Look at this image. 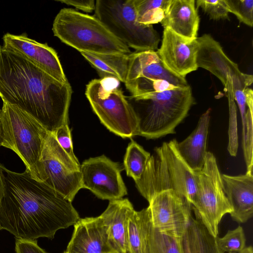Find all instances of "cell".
<instances>
[{
  "label": "cell",
  "instance_id": "6da1fadb",
  "mask_svg": "<svg viewBox=\"0 0 253 253\" xmlns=\"http://www.w3.org/2000/svg\"><path fill=\"white\" fill-rule=\"evenodd\" d=\"M5 191L0 208V229L17 239H53L59 229L80 218L72 202L25 170L16 172L3 166Z\"/></svg>",
  "mask_w": 253,
  "mask_h": 253
},
{
  "label": "cell",
  "instance_id": "7a4b0ae2",
  "mask_svg": "<svg viewBox=\"0 0 253 253\" xmlns=\"http://www.w3.org/2000/svg\"><path fill=\"white\" fill-rule=\"evenodd\" d=\"M67 81L56 80L20 54L0 45V97L54 133L68 124L72 94Z\"/></svg>",
  "mask_w": 253,
  "mask_h": 253
},
{
  "label": "cell",
  "instance_id": "3957f363",
  "mask_svg": "<svg viewBox=\"0 0 253 253\" xmlns=\"http://www.w3.org/2000/svg\"><path fill=\"white\" fill-rule=\"evenodd\" d=\"M138 121L136 135L157 139L175 133L194 104L189 85L162 92L126 97Z\"/></svg>",
  "mask_w": 253,
  "mask_h": 253
},
{
  "label": "cell",
  "instance_id": "277c9868",
  "mask_svg": "<svg viewBox=\"0 0 253 253\" xmlns=\"http://www.w3.org/2000/svg\"><path fill=\"white\" fill-rule=\"evenodd\" d=\"M173 139L156 147L141 178L135 181L148 202L156 194L173 190L185 196L192 204L196 194V172L180 155Z\"/></svg>",
  "mask_w": 253,
  "mask_h": 253
},
{
  "label": "cell",
  "instance_id": "5b68a950",
  "mask_svg": "<svg viewBox=\"0 0 253 253\" xmlns=\"http://www.w3.org/2000/svg\"><path fill=\"white\" fill-rule=\"evenodd\" d=\"M1 146L14 152L35 179L44 182L41 161L49 131L37 120L18 107L3 102L0 112Z\"/></svg>",
  "mask_w": 253,
  "mask_h": 253
},
{
  "label": "cell",
  "instance_id": "8992f818",
  "mask_svg": "<svg viewBox=\"0 0 253 253\" xmlns=\"http://www.w3.org/2000/svg\"><path fill=\"white\" fill-rule=\"evenodd\" d=\"M54 36L79 52L130 54L129 48L95 16L72 8L61 9L52 25Z\"/></svg>",
  "mask_w": 253,
  "mask_h": 253
},
{
  "label": "cell",
  "instance_id": "52a82bcc",
  "mask_svg": "<svg viewBox=\"0 0 253 253\" xmlns=\"http://www.w3.org/2000/svg\"><path fill=\"white\" fill-rule=\"evenodd\" d=\"M113 78L93 79L86 85L85 96L93 112L110 131L122 138L136 135L138 121L134 111Z\"/></svg>",
  "mask_w": 253,
  "mask_h": 253
},
{
  "label": "cell",
  "instance_id": "ba28073f",
  "mask_svg": "<svg viewBox=\"0 0 253 253\" xmlns=\"http://www.w3.org/2000/svg\"><path fill=\"white\" fill-rule=\"evenodd\" d=\"M94 16L129 48L136 51L158 49L159 34L153 25L137 22L134 0H97Z\"/></svg>",
  "mask_w": 253,
  "mask_h": 253
},
{
  "label": "cell",
  "instance_id": "9c48e42d",
  "mask_svg": "<svg viewBox=\"0 0 253 253\" xmlns=\"http://www.w3.org/2000/svg\"><path fill=\"white\" fill-rule=\"evenodd\" d=\"M196 191L192 204L196 219L215 237L223 216L232 211L223 190L221 174L216 159L208 152L202 169L196 172Z\"/></svg>",
  "mask_w": 253,
  "mask_h": 253
},
{
  "label": "cell",
  "instance_id": "30bf717a",
  "mask_svg": "<svg viewBox=\"0 0 253 253\" xmlns=\"http://www.w3.org/2000/svg\"><path fill=\"white\" fill-rule=\"evenodd\" d=\"M124 84L132 97L189 85L186 78L169 70L154 50L129 54Z\"/></svg>",
  "mask_w": 253,
  "mask_h": 253
},
{
  "label": "cell",
  "instance_id": "8fae6325",
  "mask_svg": "<svg viewBox=\"0 0 253 253\" xmlns=\"http://www.w3.org/2000/svg\"><path fill=\"white\" fill-rule=\"evenodd\" d=\"M41 161L45 176L43 182L72 202L83 188L81 165L71 159L50 132L44 143Z\"/></svg>",
  "mask_w": 253,
  "mask_h": 253
},
{
  "label": "cell",
  "instance_id": "7c38bea8",
  "mask_svg": "<svg viewBox=\"0 0 253 253\" xmlns=\"http://www.w3.org/2000/svg\"><path fill=\"white\" fill-rule=\"evenodd\" d=\"M196 40L198 68H204L216 76L222 83L225 91L231 84L233 93L244 91L252 84L253 76L242 72L238 65L227 56L219 43L210 35L204 34Z\"/></svg>",
  "mask_w": 253,
  "mask_h": 253
},
{
  "label": "cell",
  "instance_id": "4fadbf2b",
  "mask_svg": "<svg viewBox=\"0 0 253 253\" xmlns=\"http://www.w3.org/2000/svg\"><path fill=\"white\" fill-rule=\"evenodd\" d=\"M82 188L89 190L97 197L110 201L127 194L121 176L124 168L105 155L90 158L81 165Z\"/></svg>",
  "mask_w": 253,
  "mask_h": 253
},
{
  "label": "cell",
  "instance_id": "5bb4252c",
  "mask_svg": "<svg viewBox=\"0 0 253 253\" xmlns=\"http://www.w3.org/2000/svg\"><path fill=\"white\" fill-rule=\"evenodd\" d=\"M148 202L153 227L179 238L192 216V206L188 199L181 193L168 190L156 194Z\"/></svg>",
  "mask_w": 253,
  "mask_h": 253
},
{
  "label": "cell",
  "instance_id": "9a60e30c",
  "mask_svg": "<svg viewBox=\"0 0 253 253\" xmlns=\"http://www.w3.org/2000/svg\"><path fill=\"white\" fill-rule=\"evenodd\" d=\"M2 40L5 48L20 54L58 81H68L56 51L47 43H40L25 33H7Z\"/></svg>",
  "mask_w": 253,
  "mask_h": 253
},
{
  "label": "cell",
  "instance_id": "2e32d148",
  "mask_svg": "<svg viewBox=\"0 0 253 253\" xmlns=\"http://www.w3.org/2000/svg\"><path fill=\"white\" fill-rule=\"evenodd\" d=\"M197 51L196 39L188 40L165 28L161 47L156 51L169 70L185 78L188 74L198 69Z\"/></svg>",
  "mask_w": 253,
  "mask_h": 253
},
{
  "label": "cell",
  "instance_id": "e0dca14e",
  "mask_svg": "<svg viewBox=\"0 0 253 253\" xmlns=\"http://www.w3.org/2000/svg\"><path fill=\"white\" fill-rule=\"evenodd\" d=\"M68 253H109L110 247L100 216L80 218L74 225Z\"/></svg>",
  "mask_w": 253,
  "mask_h": 253
},
{
  "label": "cell",
  "instance_id": "ac0fdd59",
  "mask_svg": "<svg viewBox=\"0 0 253 253\" xmlns=\"http://www.w3.org/2000/svg\"><path fill=\"white\" fill-rule=\"evenodd\" d=\"M223 190L231 207L230 213L235 221L243 223L253 214V174L231 176L221 174Z\"/></svg>",
  "mask_w": 253,
  "mask_h": 253
},
{
  "label": "cell",
  "instance_id": "d6986e66",
  "mask_svg": "<svg viewBox=\"0 0 253 253\" xmlns=\"http://www.w3.org/2000/svg\"><path fill=\"white\" fill-rule=\"evenodd\" d=\"M134 211L128 199L110 201L105 211L99 216L105 227L109 244L118 253H128V219Z\"/></svg>",
  "mask_w": 253,
  "mask_h": 253
},
{
  "label": "cell",
  "instance_id": "ffe728a7",
  "mask_svg": "<svg viewBox=\"0 0 253 253\" xmlns=\"http://www.w3.org/2000/svg\"><path fill=\"white\" fill-rule=\"evenodd\" d=\"M195 5L194 0H171L161 24L183 38L197 39L200 18Z\"/></svg>",
  "mask_w": 253,
  "mask_h": 253
},
{
  "label": "cell",
  "instance_id": "44dd1931",
  "mask_svg": "<svg viewBox=\"0 0 253 253\" xmlns=\"http://www.w3.org/2000/svg\"><path fill=\"white\" fill-rule=\"evenodd\" d=\"M211 111L209 108L203 114L192 132L182 141L176 143L180 155L195 172L202 169L206 161Z\"/></svg>",
  "mask_w": 253,
  "mask_h": 253
},
{
  "label": "cell",
  "instance_id": "7402d4cb",
  "mask_svg": "<svg viewBox=\"0 0 253 253\" xmlns=\"http://www.w3.org/2000/svg\"><path fill=\"white\" fill-rule=\"evenodd\" d=\"M179 239L181 253H224L218 246L216 237L192 216Z\"/></svg>",
  "mask_w": 253,
  "mask_h": 253
},
{
  "label": "cell",
  "instance_id": "603a6c76",
  "mask_svg": "<svg viewBox=\"0 0 253 253\" xmlns=\"http://www.w3.org/2000/svg\"><path fill=\"white\" fill-rule=\"evenodd\" d=\"M152 227L149 207L133 211L128 221V253H149Z\"/></svg>",
  "mask_w": 253,
  "mask_h": 253
},
{
  "label": "cell",
  "instance_id": "cb8c5ba5",
  "mask_svg": "<svg viewBox=\"0 0 253 253\" xmlns=\"http://www.w3.org/2000/svg\"><path fill=\"white\" fill-rule=\"evenodd\" d=\"M96 70L101 79L113 78L125 83L127 75L129 54H96L81 52Z\"/></svg>",
  "mask_w": 253,
  "mask_h": 253
},
{
  "label": "cell",
  "instance_id": "d4e9b609",
  "mask_svg": "<svg viewBox=\"0 0 253 253\" xmlns=\"http://www.w3.org/2000/svg\"><path fill=\"white\" fill-rule=\"evenodd\" d=\"M171 0H134L137 21L144 25L161 22Z\"/></svg>",
  "mask_w": 253,
  "mask_h": 253
},
{
  "label": "cell",
  "instance_id": "484cf974",
  "mask_svg": "<svg viewBox=\"0 0 253 253\" xmlns=\"http://www.w3.org/2000/svg\"><path fill=\"white\" fill-rule=\"evenodd\" d=\"M151 154L133 140L128 144L124 159V169L128 176L139 180L145 169Z\"/></svg>",
  "mask_w": 253,
  "mask_h": 253
},
{
  "label": "cell",
  "instance_id": "4316f807",
  "mask_svg": "<svg viewBox=\"0 0 253 253\" xmlns=\"http://www.w3.org/2000/svg\"><path fill=\"white\" fill-rule=\"evenodd\" d=\"M179 238L152 227L149 253H181Z\"/></svg>",
  "mask_w": 253,
  "mask_h": 253
},
{
  "label": "cell",
  "instance_id": "83f0119b",
  "mask_svg": "<svg viewBox=\"0 0 253 253\" xmlns=\"http://www.w3.org/2000/svg\"><path fill=\"white\" fill-rule=\"evenodd\" d=\"M246 241L244 230L241 226L228 230L221 238L216 237L217 245L224 253H240L246 247Z\"/></svg>",
  "mask_w": 253,
  "mask_h": 253
},
{
  "label": "cell",
  "instance_id": "f1b7e54d",
  "mask_svg": "<svg viewBox=\"0 0 253 253\" xmlns=\"http://www.w3.org/2000/svg\"><path fill=\"white\" fill-rule=\"evenodd\" d=\"M227 97L229 104L228 144L227 150L232 156H236L238 148L237 110L233 91H228Z\"/></svg>",
  "mask_w": 253,
  "mask_h": 253
},
{
  "label": "cell",
  "instance_id": "f546056e",
  "mask_svg": "<svg viewBox=\"0 0 253 253\" xmlns=\"http://www.w3.org/2000/svg\"><path fill=\"white\" fill-rule=\"evenodd\" d=\"M228 11L234 14L240 22L253 25V0H225Z\"/></svg>",
  "mask_w": 253,
  "mask_h": 253
},
{
  "label": "cell",
  "instance_id": "4dcf8cb0",
  "mask_svg": "<svg viewBox=\"0 0 253 253\" xmlns=\"http://www.w3.org/2000/svg\"><path fill=\"white\" fill-rule=\"evenodd\" d=\"M195 2L196 8H202L210 19L229 20V12L225 0H197Z\"/></svg>",
  "mask_w": 253,
  "mask_h": 253
},
{
  "label": "cell",
  "instance_id": "1f68e13d",
  "mask_svg": "<svg viewBox=\"0 0 253 253\" xmlns=\"http://www.w3.org/2000/svg\"><path fill=\"white\" fill-rule=\"evenodd\" d=\"M53 134L62 148L74 162L80 164L74 153L71 131L68 124L61 126Z\"/></svg>",
  "mask_w": 253,
  "mask_h": 253
},
{
  "label": "cell",
  "instance_id": "d6a6232c",
  "mask_svg": "<svg viewBox=\"0 0 253 253\" xmlns=\"http://www.w3.org/2000/svg\"><path fill=\"white\" fill-rule=\"evenodd\" d=\"M15 251L16 253H48L41 248L37 240L16 238Z\"/></svg>",
  "mask_w": 253,
  "mask_h": 253
},
{
  "label": "cell",
  "instance_id": "836d02e7",
  "mask_svg": "<svg viewBox=\"0 0 253 253\" xmlns=\"http://www.w3.org/2000/svg\"><path fill=\"white\" fill-rule=\"evenodd\" d=\"M57 1L73 6L86 12H92L95 7V1L93 0H61Z\"/></svg>",
  "mask_w": 253,
  "mask_h": 253
},
{
  "label": "cell",
  "instance_id": "e575fe53",
  "mask_svg": "<svg viewBox=\"0 0 253 253\" xmlns=\"http://www.w3.org/2000/svg\"><path fill=\"white\" fill-rule=\"evenodd\" d=\"M5 191V175L3 169V165L0 164V208Z\"/></svg>",
  "mask_w": 253,
  "mask_h": 253
},
{
  "label": "cell",
  "instance_id": "d590c367",
  "mask_svg": "<svg viewBox=\"0 0 253 253\" xmlns=\"http://www.w3.org/2000/svg\"><path fill=\"white\" fill-rule=\"evenodd\" d=\"M240 253H253V249L252 246L245 247Z\"/></svg>",
  "mask_w": 253,
  "mask_h": 253
},
{
  "label": "cell",
  "instance_id": "8d00e7d4",
  "mask_svg": "<svg viewBox=\"0 0 253 253\" xmlns=\"http://www.w3.org/2000/svg\"><path fill=\"white\" fill-rule=\"evenodd\" d=\"M0 110L1 109H0ZM1 143H2V133H1L0 124V147L1 146Z\"/></svg>",
  "mask_w": 253,
  "mask_h": 253
},
{
  "label": "cell",
  "instance_id": "74e56055",
  "mask_svg": "<svg viewBox=\"0 0 253 253\" xmlns=\"http://www.w3.org/2000/svg\"><path fill=\"white\" fill-rule=\"evenodd\" d=\"M109 253H118L116 251H114L113 250H112Z\"/></svg>",
  "mask_w": 253,
  "mask_h": 253
},
{
  "label": "cell",
  "instance_id": "f35d334b",
  "mask_svg": "<svg viewBox=\"0 0 253 253\" xmlns=\"http://www.w3.org/2000/svg\"><path fill=\"white\" fill-rule=\"evenodd\" d=\"M63 253H67L65 251Z\"/></svg>",
  "mask_w": 253,
  "mask_h": 253
}]
</instances>
